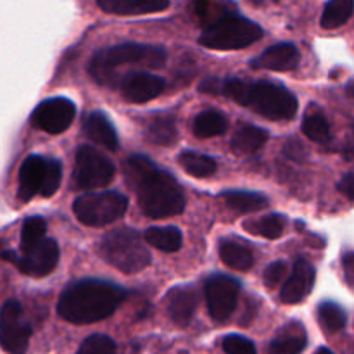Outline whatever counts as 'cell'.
<instances>
[{"label":"cell","instance_id":"obj_32","mask_svg":"<svg viewBox=\"0 0 354 354\" xmlns=\"http://www.w3.org/2000/svg\"><path fill=\"white\" fill-rule=\"evenodd\" d=\"M47 225L40 216H30L21 228V254L30 252L45 239Z\"/></svg>","mask_w":354,"mask_h":354},{"label":"cell","instance_id":"obj_30","mask_svg":"<svg viewBox=\"0 0 354 354\" xmlns=\"http://www.w3.org/2000/svg\"><path fill=\"white\" fill-rule=\"evenodd\" d=\"M318 322H320L322 328L325 332L335 334V332L342 330L346 327L348 317H346V311L339 304L332 303V301H324L318 306Z\"/></svg>","mask_w":354,"mask_h":354},{"label":"cell","instance_id":"obj_41","mask_svg":"<svg viewBox=\"0 0 354 354\" xmlns=\"http://www.w3.org/2000/svg\"><path fill=\"white\" fill-rule=\"evenodd\" d=\"M315 354H334V353H332L330 349H327V348H318L317 353H315Z\"/></svg>","mask_w":354,"mask_h":354},{"label":"cell","instance_id":"obj_40","mask_svg":"<svg viewBox=\"0 0 354 354\" xmlns=\"http://www.w3.org/2000/svg\"><path fill=\"white\" fill-rule=\"evenodd\" d=\"M342 265H344V273H346V279H348L349 286H353V275H354V259H353V252H348L342 259Z\"/></svg>","mask_w":354,"mask_h":354},{"label":"cell","instance_id":"obj_18","mask_svg":"<svg viewBox=\"0 0 354 354\" xmlns=\"http://www.w3.org/2000/svg\"><path fill=\"white\" fill-rule=\"evenodd\" d=\"M45 173V159L40 156H30L24 159L23 166L19 169V189L17 196L21 201L28 203L33 199L37 194H40L41 180Z\"/></svg>","mask_w":354,"mask_h":354},{"label":"cell","instance_id":"obj_28","mask_svg":"<svg viewBox=\"0 0 354 354\" xmlns=\"http://www.w3.org/2000/svg\"><path fill=\"white\" fill-rule=\"evenodd\" d=\"M353 16V0H328L322 12L320 24L325 30H335L348 23Z\"/></svg>","mask_w":354,"mask_h":354},{"label":"cell","instance_id":"obj_14","mask_svg":"<svg viewBox=\"0 0 354 354\" xmlns=\"http://www.w3.org/2000/svg\"><path fill=\"white\" fill-rule=\"evenodd\" d=\"M315 283V268L306 259H297L292 273L280 290V299L286 304H297L310 296Z\"/></svg>","mask_w":354,"mask_h":354},{"label":"cell","instance_id":"obj_36","mask_svg":"<svg viewBox=\"0 0 354 354\" xmlns=\"http://www.w3.org/2000/svg\"><path fill=\"white\" fill-rule=\"evenodd\" d=\"M223 349L227 354H258L254 344L242 335H227L223 339Z\"/></svg>","mask_w":354,"mask_h":354},{"label":"cell","instance_id":"obj_7","mask_svg":"<svg viewBox=\"0 0 354 354\" xmlns=\"http://www.w3.org/2000/svg\"><path fill=\"white\" fill-rule=\"evenodd\" d=\"M128 199L120 192H92L73 204L76 218L86 227H106L127 213Z\"/></svg>","mask_w":354,"mask_h":354},{"label":"cell","instance_id":"obj_21","mask_svg":"<svg viewBox=\"0 0 354 354\" xmlns=\"http://www.w3.org/2000/svg\"><path fill=\"white\" fill-rule=\"evenodd\" d=\"M306 348V332L301 324H289L270 344L268 354H301Z\"/></svg>","mask_w":354,"mask_h":354},{"label":"cell","instance_id":"obj_6","mask_svg":"<svg viewBox=\"0 0 354 354\" xmlns=\"http://www.w3.org/2000/svg\"><path fill=\"white\" fill-rule=\"evenodd\" d=\"M261 37L259 24L232 12L209 24L199 37V44L213 50H239L256 44Z\"/></svg>","mask_w":354,"mask_h":354},{"label":"cell","instance_id":"obj_33","mask_svg":"<svg viewBox=\"0 0 354 354\" xmlns=\"http://www.w3.org/2000/svg\"><path fill=\"white\" fill-rule=\"evenodd\" d=\"M194 9H196L199 19L206 23L207 28L221 17L232 14V3L228 0H194Z\"/></svg>","mask_w":354,"mask_h":354},{"label":"cell","instance_id":"obj_4","mask_svg":"<svg viewBox=\"0 0 354 354\" xmlns=\"http://www.w3.org/2000/svg\"><path fill=\"white\" fill-rule=\"evenodd\" d=\"M221 93L234 102L254 111L266 120H290L297 113V100L286 86L272 82H242L227 80Z\"/></svg>","mask_w":354,"mask_h":354},{"label":"cell","instance_id":"obj_13","mask_svg":"<svg viewBox=\"0 0 354 354\" xmlns=\"http://www.w3.org/2000/svg\"><path fill=\"white\" fill-rule=\"evenodd\" d=\"M162 90H165V80L145 71L127 76L121 82V95L131 104L149 102L161 95Z\"/></svg>","mask_w":354,"mask_h":354},{"label":"cell","instance_id":"obj_26","mask_svg":"<svg viewBox=\"0 0 354 354\" xmlns=\"http://www.w3.org/2000/svg\"><path fill=\"white\" fill-rule=\"evenodd\" d=\"M145 242L162 252H176L182 248V232L173 227H152L145 232Z\"/></svg>","mask_w":354,"mask_h":354},{"label":"cell","instance_id":"obj_24","mask_svg":"<svg viewBox=\"0 0 354 354\" xmlns=\"http://www.w3.org/2000/svg\"><path fill=\"white\" fill-rule=\"evenodd\" d=\"M228 128V121L223 113L216 109H207L197 114L194 120V133L199 138H211L223 135Z\"/></svg>","mask_w":354,"mask_h":354},{"label":"cell","instance_id":"obj_8","mask_svg":"<svg viewBox=\"0 0 354 354\" xmlns=\"http://www.w3.org/2000/svg\"><path fill=\"white\" fill-rule=\"evenodd\" d=\"M114 176V165L92 145H82L76 151L73 178L82 190H95L109 185Z\"/></svg>","mask_w":354,"mask_h":354},{"label":"cell","instance_id":"obj_38","mask_svg":"<svg viewBox=\"0 0 354 354\" xmlns=\"http://www.w3.org/2000/svg\"><path fill=\"white\" fill-rule=\"evenodd\" d=\"M221 88H223V82H220V80H206V82L201 83L199 90L201 92H206V93H213V95H216V93H221Z\"/></svg>","mask_w":354,"mask_h":354},{"label":"cell","instance_id":"obj_16","mask_svg":"<svg viewBox=\"0 0 354 354\" xmlns=\"http://www.w3.org/2000/svg\"><path fill=\"white\" fill-rule=\"evenodd\" d=\"M196 308L197 294L192 287H173L166 296V310L176 325H189Z\"/></svg>","mask_w":354,"mask_h":354},{"label":"cell","instance_id":"obj_9","mask_svg":"<svg viewBox=\"0 0 354 354\" xmlns=\"http://www.w3.org/2000/svg\"><path fill=\"white\" fill-rule=\"evenodd\" d=\"M31 327L17 301H7L0 310V346L7 354H26Z\"/></svg>","mask_w":354,"mask_h":354},{"label":"cell","instance_id":"obj_27","mask_svg":"<svg viewBox=\"0 0 354 354\" xmlns=\"http://www.w3.org/2000/svg\"><path fill=\"white\" fill-rule=\"evenodd\" d=\"M178 162L189 175L196 178H207L214 175L218 169L216 161L206 154H199L194 151H185L178 156Z\"/></svg>","mask_w":354,"mask_h":354},{"label":"cell","instance_id":"obj_22","mask_svg":"<svg viewBox=\"0 0 354 354\" xmlns=\"http://www.w3.org/2000/svg\"><path fill=\"white\" fill-rule=\"evenodd\" d=\"M220 258L228 268L235 272H248L254 265V254L245 244L237 241H221L220 242Z\"/></svg>","mask_w":354,"mask_h":354},{"label":"cell","instance_id":"obj_23","mask_svg":"<svg viewBox=\"0 0 354 354\" xmlns=\"http://www.w3.org/2000/svg\"><path fill=\"white\" fill-rule=\"evenodd\" d=\"M223 201L232 211L239 214L254 213L268 206V199L259 192H248V190H227L221 194Z\"/></svg>","mask_w":354,"mask_h":354},{"label":"cell","instance_id":"obj_39","mask_svg":"<svg viewBox=\"0 0 354 354\" xmlns=\"http://www.w3.org/2000/svg\"><path fill=\"white\" fill-rule=\"evenodd\" d=\"M339 190H341V192L344 194L349 201L353 199V192H354L353 190V173H348V175L341 180V183H339Z\"/></svg>","mask_w":354,"mask_h":354},{"label":"cell","instance_id":"obj_1","mask_svg":"<svg viewBox=\"0 0 354 354\" xmlns=\"http://www.w3.org/2000/svg\"><path fill=\"white\" fill-rule=\"evenodd\" d=\"M124 173L137 192L138 206L147 216H175L185 209V197L176 180L165 169H159L151 159L133 156L127 161Z\"/></svg>","mask_w":354,"mask_h":354},{"label":"cell","instance_id":"obj_34","mask_svg":"<svg viewBox=\"0 0 354 354\" xmlns=\"http://www.w3.org/2000/svg\"><path fill=\"white\" fill-rule=\"evenodd\" d=\"M62 180V169L61 165L54 159L47 161L45 159V173H44V180H41V187H40V196L44 197H50L57 192L59 185H61Z\"/></svg>","mask_w":354,"mask_h":354},{"label":"cell","instance_id":"obj_15","mask_svg":"<svg viewBox=\"0 0 354 354\" xmlns=\"http://www.w3.org/2000/svg\"><path fill=\"white\" fill-rule=\"evenodd\" d=\"M301 54L292 44H277L266 48L259 57L251 62L254 69H268V71H292L299 66Z\"/></svg>","mask_w":354,"mask_h":354},{"label":"cell","instance_id":"obj_35","mask_svg":"<svg viewBox=\"0 0 354 354\" xmlns=\"http://www.w3.org/2000/svg\"><path fill=\"white\" fill-rule=\"evenodd\" d=\"M76 354H116V344L107 335H90L83 341Z\"/></svg>","mask_w":354,"mask_h":354},{"label":"cell","instance_id":"obj_5","mask_svg":"<svg viewBox=\"0 0 354 354\" xmlns=\"http://www.w3.org/2000/svg\"><path fill=\"white\" fill-rule=\"evenodd\" d=\"M99 252L111 266L120 272L138 273L151 265V252L140 235L131 228H120L102 239Z\"/></svg>","mask_w":354,"mask_h":354},{"label":"cell","instance_id":"obj_11","mask_svg":"<svg viewBox=\"0 0 354 354\" xmlns=\"http://www.w3.org/2000/svg\"><path fill=\"white\" fill-rule=\"evenodd\" d=\"M2 258L14 263L17 266V270L23 272L24 275L45 277L50 272H54V268L57 266L59 248L57 242L52 241V239H44L30 252L17 254L14 251H6L2 252Z\"/></svg>","mask_w":354,"mask_h":354},{"label":"cell","instance_id":"obj_25","mask_svg":"<svg viewBox=\"0 0 354 354\" xmlns=\"http://www.w3.org/2000/svg\"><path fill=\"white\" fill-rule=\"evenodd\" d=\"M303 133L306 135L310 140L318 142V144H325L330 138V127L325 118L324 111L318 106H310L304 113L303 118Z\"/></svg>","mask_w":354,"mask_h":354},{"label":"cell","instance_id":"obj_37","mask_svg":"<svg viewBox=\"0 0 354 354\" xmlns=\"http://www.w3.org/2000/svg\"><path fill=\"white\" fill-rule=\"evenodd\" d=\"M287 270H289V266H287L286 261L272 263V265L266 268L265 277H263V279H265V286L268 287V289H275L277 286H280V282L286 279Z\"/></svg>","mask_w":354,"mask_h":354},{"label":"cell","instance_id":"obj_17","mask_svg":"<svg viewBox=\"0 0 354 354\" xmlns=\"http://www.w3.org/2000/svg\"><path fill=\"white\" fill-rule=\"evenodd\" d=\"M100 9L116 16H142L166 10L169 0H97Z\"/></svg>","mask_w":354,"mask_h":354},{"label":"cell","instance_id":"obj_19","mask_svg":"<svg viewBox=\"0 0 354 354\" xmlns=\"http://www.w3.org/2000/svg\"><path fill=\"white\" fill-rule=\"evenodd\" d=\"M83 131H85V135L90 140L102 145V147L109 149V151H116L118 144H120L113 123H111L109 118H107L106 114L100 113V111H93V113H90L88 116H86L85 124H83Z\"/></svg>","mask_w":354,"mask_h":354},{"label":"cell","instance_id":"obj_3","mask_svg":"<svg viewBox=\"0 0 354 354\" xmlns=\"http://www.w3.org/2000/svg\"><path fill=\"white\" fill-rule=\"evenodd\" d=\"M166 52L161 47L145 44H120L102 48L90 61L88 73L99 85L113 86L140 69L165 66Z\"/></svg>","mask_w":354,"mask_h":354},{"label":"cell","instance_id":"obj_2","mask_svg":"<svg viewBox=\"0 0 354 354\" xmlns=\"http://www.w3.org/2000/svg\"><path fill=\"white\" fill-rule=\"evenodd\" d=\"M127 299L123 287L102 280H80L61 294L59 317L75 325H88L109 318Z\"/></svg>","mask_w":354,"mask_h":354},{"label":"cell","instance_id":"obj_29","mask_svg":"<svg viewBox=\"0 0 354 354\" xmlns=\"http://www.w3.org/2000/svg\"><path fill=\"white\" fill-rule=\"evenodd\" d=\"M176 124L171 116H158L151 121L145 137L156 145H171L176 142Z\"/></svg>","mask_w":354,"mask_h":354},{"label":"cell","instance_id":"obj_10","mask_svg":"<svg viewBox=\"0 0 354 354\" xmlns=\"http://www.w3.org/2000/svg\"><path fill=\"white\" fill-rule=\"evenodd\" d=\"M241 283L228 275H213L206 282V303L214 322H227L237 308Z\"/></svg>","mask_w":354,"mask_h":354},{"label":"cell","instance_id":"obj_20","mask_svg":"<svg viewBox=\"0 0 354 354\" xmlns=\"http://www.w3.org/2000/svg\"><path fill=\"white\" fill-rule=\"evenodd\" d=\"M268 131L254 124H241L232 137L230 147L237 156H249L258 152L268 140Z\"/></svg>","mask_w":354,"mask_h":354},{"label":"cell","instance_id":"obj_12","mask_svg":"<svg viewBox=\"0 0 354 354\" xmlns=\"http://www.w3.org/2000/svg\"><path fill=\"white\" fill-rule=\"evenodd\" d=\"M76 116V107L66 97H54L44 100L31 114V123L35 128L47 131L50 135L62 133L71 127Z\"/></svg>","mask_w":354,"mask_h":354},{"label":"cell","instance_id":"obj_31","mask_svg":"<svg viewBox=\"0 0 354 354\" xmlns=\"http://www.w3.org/2000/svg\"><path fill=\"white\" fill-rule=\"evenodd\" d=\"M244 228L251 234L259 235V237L279 239L286 228V218L282 214H268V216H263L259 220L248 221Z\"/></svg>","mask_w":354,"mask_h":354}]
</instances>
